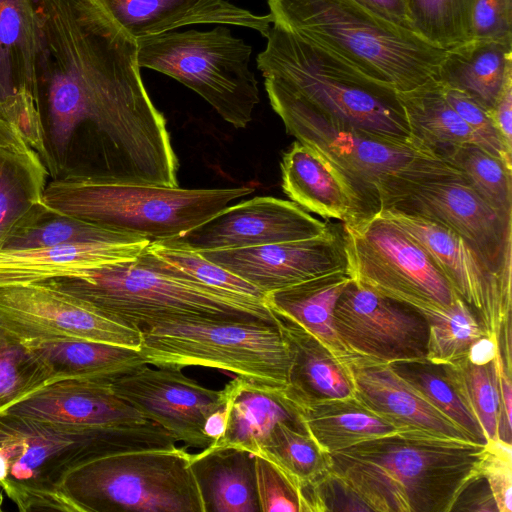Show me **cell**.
<instances>
[{
	"label": "cell",
	"mask_w": 512,
	"mask_h": 512,
	"mask_svg": "<svg viewBox=\"0 0 512 512\" xmlns=\"http://www.w3.org/2000/svg\"><path fill=\"white\" fill-rule=\"evenodd\" d=\"M50 381L29 345L0 326V412Z\"/></svg>",
	"instance_id": "b9f144b4"
},
{
	"label": "cell",
	"mask_w": 512,
	"mask_h": 512,
	"mask_svg": "<svg viewBox=\"0 0 512 512\" xmlns=\"http://www.w3.org/2000/svg\"><path fill=\"white\" fill-rule=\"evenodd\" d=\"M331 227L293 201L262 196L229 205L181 235L159 242L197 252L213 251L306 239Z\"/></svg>",
	"instance_id": "e0dca14e"
},
{
	"label": "cell",
	"mask_w": 512,
	"mask_h": 512,
	"mask_svg": "<svg viewBox=\"0 0 512 512\" xmlns=\"http://www.w3.org/2000/svg\"><path fill=\"white\" fill-rule=\"evenodd\" d=\"M0 510H1V492H0Z\"/></svg>",
	"instance_id": "816d5d0a"
},
{
	"label": "cell",
	"mask_w": 512,
	"mask_h": 512,
	"mask_svg": "<svg viewBox=\"0 0 512 512\" xmlns=\"http://www.w3.org/2000/svg\"><path fill=\"white\" fill-rule=\"evenodd\" d=\"M421 312L428 323L426 358L431 362L456 363L490 340L471 309L458 296L447 308Z\"/></svg>",
	"instance_id": "8d00e7d4"
},
{
	"label": "cell",
	"mask_w": 512,
	"mask_h": 512,
	"mask_svg": "<svg viewBox=\"0 0 512 512\" xmlns=\"http://www.w3.org/2000/svg\"><path fill=\"white\" fill-rule=\"evenodd\" d=\"M38 25L33 0H0V104L36 91Z\"/></svg>",
	"instance_id": "4dcf8cb0"
},
{
	"label": "cell",
	"mask_w": 512,
	"mask_h": 512,
	"mask_svg": "<svg viewBox=\"0 0 512 512\" xmlns=\"http://www.w3.org/2000/svg\"><path fill=\"white\" fill-rule=\"evenodd\" d=\"M144 241L149 240L57 212L42 201L32 214L9 235L1 249H25L84 242L139 243Z\"/></svg>",
	"instance_id": "e575fe53"
},
{
	"label": "cell",
	"mask_w": 512,
	"mask_h": 512,
	"mask_svg": "<svg viewBox=\"0 0 512 512\" xmlns=\"http://www.w3.org/2000/svg\"><path fill=\"white\" fill-rule=\"evenodd\" d=\"M470 39L512 42V0H473Z\"/></svg>",
	"instance_id": "bcb514c9"
},
{
	"label": "cell",
	"mask_w": 512,
	"mask_h": 512,
	"mask_svg": "<svg viewBox=\"0 0 512 512\" xmlns=\"http://www.w3.org/2000/svg\"><path fill=\"white\" fill-rule=\"evenodd\" d=\"M499 390H500V414L498 424V438L504 443L511 444V401L512 384L511 372L504 367L501 355L498 362Z\"/></svg>",
	"instance_id": "681fc988"
},
{
	"label": "cell",
	"mask_w": 512,
	"mask_h": 512,
	"mask_svg": "<svg viewBox=\"0 0 512 512\" xmlns=\"http://www.w3.org/2000/svg\"><path fill=\"white\" fill-rule=\"evenodd\" d=\"M291 356L286 396L298 407L355 396L347 365L321 340L289 316L272 310Z\"/></svg>",
	"instance_id": "603a6c76"
},
{
	"label": "cell",
	"mask_w": 512,
	"mask_h": 512,
	"mask_svg": "<svg viewBox=\"0 0 512 512\" xmlns=\"http://www.w3.org/2000/svg\"><path fill=\"white\" fill-rule=\"evenodd\" d=\"M299 408L307 430L329 454L398 431L355 396L314 402Z\"/></svg>",
	"instance_id": "1f68e13d"
},
{
	"label": "cell",
	"mask_w": 512,
	"mask_h": 512,
	"mask_svg": "<svg viewBox=\"0 0 512 512\" xmlns=\"http://www.w3.org/2000/svg\"><path fill=\"white\" fill-rule=\"evenodd\" d=\"M140 68L181 82L236 128H245L259 103L249 68L252 47L219 25L212 30L170 31L137 41Z\"/></svg>",
	"instance_id": "8fae6325"
},
{
	"label": "cell",
	"mask_w": 512,
	"mask_h": 512,
	"mask_svg": "<svg viewBox=\"0 0 512 512\" xmlns=\"http://www.w3.org/2000/svg\"><path fill=\"white\" fill-rule=\"evenodd\" d=\"M46 367L50 381L114 379L148 365L139 349L82 338L25 341Z\"/></svg>",
	"instance_id": "f1b7e54d"
},
{
	"label": "cell",
	"mask_w": 512,
	"mask_h": 512,
	"mask_svg": "<svg viewBox=\"0 0 512 512\" xmlns=\"http://www.w3.org/2000/svg\"><path fill=\"white\" fill-rule=\"evenodd\" d=\"M351 281L347 270L324 274L270 292L265 295V303L271 310L297 321L342 360L350 352L337 337L333 312L340 295Z\"/></svg>",
	"instance_id": "f546056e"
},
{
	"label": "cell",
	"mask_w": 512,
	"mask_h": 512,
	"mask_svg": "<svg viewBox=\"0 0 512 512\" xmlns=\"http://www.w3.org/2000/svg\"><path fill=\"white\" fill-rule=\"evenodd\" d=\"M381 18L413 32L404 0H356ZM416 33V32H415Z\"/></svg>",
	"instance_id": "f907efd6"
},
{
	"label": "cell",
	"mask_w": 512,
	"mask_h": 512,
	"mask_svg": "<svg viewBox=\"0 0 512 512\" xmlns=\"http://www.w3.org/2000/svg\"><path fill=\"white\" fill-rule=\"evenodd\" d=\"M273 23L340 57L397 93L438 80L445 50L356 0H267Z\"/></svg>",
	"instance_id": "8992f818"
},
{
	"label": "cell",
	"mask_w": 512,
	"mask_h": 512,
	"mask_svg": "<svg viewBox=\"0 0 512 512\" xmlns=\"http://www.w3.org/2000/svg\"><path fill=\"white\" fill-rule=\"evenodd\" d=\"M496 355L478 360L468 356L450 364L462 393L475 413L488 440H498L500 390Z\"/></svg>",
	"instance_id": "60d3db41"
},
{
	"label": "cell",
	"mask_w": 512,
	"mask_h": 512,
	"mask_svg": "<svg viewBox=\"0 0 512 512\" xmlns=\"http://www.w3.org/2000/svg\"><path fill=\"white\" fill-rule=\"evenodd\" d=\"M484 451L472 441L396 431L330 453V470L371 511L449 512Z\"/></svg>",
	"instance_id": "7a4b0ae2"
},
{
	"label": "cell",
	"mask_w": 512,
	"mask_h": 512,
	"mask_svg": "<svg viewBox=\"0 0 512 512\" xmlns=\"http://www.w3.org/2000/svg\"><path fill=\"white\" fill-rule=\"evenodd\" d=\"M253 191L100 183L68 172L47 183L42 201L57 212L155 242L181 235Z\"/></svg>",
	"instance_id": "ba28073f"
},
{
	"label": "cell",
	"mask_w": 512,
	"mask_h": 512,
	"mask_svg": "<svg viewBox=\"0 0 512 512\" xmlns=\"http://www.w3.org/2000/svg\"><path fill=\"white\" fill-rule=\"evenodd\" d=\"M3 412L75 426L128 425L146 421L114 391L110 379L51 381Z\"/></svg>",
	"instance_id": "44dd1931"
},
{
	"label": "cell",
	"mask_w": 512,
	"mask_h": 512,
	"mask_svg": "<svg viewBox=\"0 0 512 512\" xmlns=\"http://www.w3.org/2000/svg\"><path fill=\"white\" fill-rule=\"evenodd\" d=\"M0 326L24 341L82 338L139 349L142 331L44 283L0 284Z\"/></svg>",
	"instance_id": "2e32d148"
},
{
	"label": "cell",
	"mask_w": 512,
	"mask_h": 512,
	"mask_svg": "<svg viewBox=\"0 0 512 512\" xmlns=\"http://www.w3.org/2000/svg\"><path fill=\"white\" fill-rule=\"evenodd\" d=\"M437 81L492 109L512 82V42L470 39L446 50Z\"/></svg>",
	"instance_id": "83f0119b"
},
{
	"label": "cell",
	"mask_w": 512,
	"mask_h": 512,
	"mask_svg": "<svg viewBox=\"0 0 512 512\" xmlns=\"http://www.w3.org/2000/svg\"><path fill=\"white\" fill-rule=\"evenodd\" d=\"M255 476L261 512H301L299 487L272 462L255 455Z\"/></svg>",
	"instance_id": "ee69618b"
},
{
	"label": "cell",
	"mask_w": 512,
	"mask_h": 512,
	"mask_svg": "<svg viewBox=\"0 0 512 512\" xmlns=\"http://www.w3.org/2000/svg\"><path fill=\"white\" fill-rule=\"evenodd\" d=\"M142 253L152 265L173 276L265 300V294L257 287L207 260L197 251L171 247L155 241L150 242Z\"/></svg>",
	"instance_id": "f35d334b"
},
{
	"label": "cell",
	"mask_w": 512,
	"mask_h": 512,
	"mask_svg": "<svg viewBox=\"0 0 512 512\" xmlns=\"http://www.w3.org/2000/svg\"><path fill=\"white\" fill-rule=\"evenodd\" d=\"M479 473L486 479L498 512H511L512 453L511 444L488 440L479 464Z\"/></svg>",
	"instance_id": "f6af8a7d"
},
{
	"label": "cell",
	"mask_w": 512,
	"mask_h": 512,
	"mask_svg": "<svg viewBox=\"0 0 512 512\" xmlns=\"http://www.w3.org/2000/svg\"><path fill=\"white\" fill-rule=\"evenodd\" d=\"M333 326L348 352L379 362L427 355L428 323L424 314L353 280L335 305Z\"/></svg>",
	"instance_id": "5bb4252c"
},
{
	"label": "cell",
	"mask_w": 512,
	"mask_h": 512,
	"mask_svg": "<svg viewBox=\"0 0 512 512\" xmlns=\"http://www.w3.org/2000/svg\"><path fill=\"white\" fill-rule=\"evenodd\" d=\"M472 1L404 0L414 31L445 51L470 40Z\"/></svg>",
	"instance_id": "ab89813d"
},
{
	"label": "cell",
	"mask_w": 512,
	"mask_h": 512,
	"mask_svg": "<svg viewBox=\"0 0 512 512\" xmlns=\"http://www.w3.org/2000/svg\"><path fill=\"white\" fill-rule=\"evenodd\" d=\"M97 313L143 331L185 321H262L275 323L261 300L173 276L142 251L132 259L103 264L69 277L41 281Z\"/></svg>",
	"instance_id": "277c9868"
},
{
	"label": "cell",
	"mask_w": 512,
	"mask_h": 512,
	"mask_svg": "<svg viewBox=\"0 0 512 512\" xmlns=\"http://www.w3.org/2000/svg\"><path fill=\"white\" fill-rule=\"evenodd\" d=\"M48 175L40 155L0 117V249L42 203Z\"/></svg>",
	"instance_id": "484cf974"
},
{
	"label": "cell",
	"mask_w": 512,
	"mask_h": 512,
	"mask_svg": "<svg viewBox=\"0 0 512 512\" xmlns=\"http://www.w3.org/2000/svg\"><path fill=\"white\" fill-rule=\"evenodd\" d=\"M347 272L358 284L420 311L449 307L457 297L427 252L376 212L343 222Z\"/></svg>",
	"instance_id": "7c38bea8"
},
{
	"label": "cell",
	"mask_w": 512,
	"mask_h": 512,
	"mask_svg": "<svg viewBox=\"0 0 512 512\" xmlns=\"http://www.w3.org/2000/svg\"><path fill=\"white\" fill-rule=\"evenodd\" d=\"M148 365L203 366L251 383L285 389L291 366L288 345L275 323L185 321L142 331L139 348Z\"/></svg>",
	"instance_id": "30bf717a"
},
{
	"label": "cell",
	"mask_w": 512,
	"mask_h": 512,
	"mask_svg": "<svg viewBox=\"0 0 512 512\" xmlns=\"http://www.w3.org/2000/svg\"><path fill=\"white\" fill-rule=\"evenodd\" d=\"M223 390L227 406L225 429L208 449L236 448L258 455L279 423L306 427L300 408L286 396L284 389L235 377Z\"/></svg>",
	"instance_id": "cb8c5ba5"
},
{
	"label": "cell",
	"mask_w": 512,
	"mask_h": 512,
	"mask_svg": "<svg viewBox=\"0 0 512 512\" xmlns=\"http://www.w3.org/2000/svg\"><path fill=\"white\" fill-rule=\"evenodd\" d=\"M397 94L409 136L416 143L437 154L443 148L464 143L483 147L480 139L449 105L437 80Z\"/></svg>",
	"instance_id": "d6a6232c"
},
{
	"label": "cell",
	"mask_w": 512,
	"mask_h": 512,
	"mask_svg": "<svg viewBox=\"0 0 512 512\" xmlns=\"http://www.w3.org/2000/svg\"><path fill=\"white\" fill-rule=\"evenodd\" d=\"M265 295L324 274L347 270L342 231L296 241L199 252Z\"/></svg>",
	"instance_id": "d6986e66"
},
{
	"label": "cell",
	"mask_w": 512,
	"mask_h": 512,
	"mask_svg": "<svg viewBox=\"0 0 512 512\" xmlns=\"http://www.w3.org/2000/svg\"><path fill=\"white\" fill-rule=\"evenodd\" d=\"M269 101L287 134L315 151L343 177L364 217L423 182L465 178L458 168L410 137L333 126L283 100Z\"/></svg>",
	"instance_id": "52a82bcc"
},
{
	"label": "cell",
	"mask_w": 512,
	"mask_h": 512,
	"mask_svg": "<svg viewBox=\"0 0 512 512\" xmlns=\"http://www.w3.org/2000/svg\"><path fill=\"white\" fill-rule=\"evenodd\" d=\"M377 212L417 241L456 295L471 309L490 340L499 345L501 329L511 319V281L493 272L468 243L451 229L392 208Z\"/></svg>",
	"instance_id": "4fadbf2b"
},
{
	"label": "cell",
	"mask_w": 512,
	"mask_h": 512,
	"mask_svg": "<svg viewBox=\"0 0 512 512\" xmlns=\"http://www.w3.org/2000/svg\"><path fill=\"white\" fill-rule=\"evenodd\" d=\"M391 369L437 410L466 431L475 442L485 445L487 438L450 364L427 358L394 361Z\"/></svg>",
	"instance_id": "836d02e7"
},
{
	"label": "cell",
	"mask_w": 512,
	"mask_h": 512,
	"mask_svg": "<svg viewBox=\"0 0 512 512\" xmlns=\"http://www.w3.org/2000/svg\"><path fill=\"white\" fill-rule=\"evenodd\" d=\"M257 456L283 471L299 488L330 470V454L324 451L306 427L279 423Z\"/></svg>",
	"instance_id": "74e56055"
},
{
	"label": "cell",
	"mask_w": 512,
	"mask_h": 512,
	"mask_svg": "<svg viewBox=\"0 0 512 512\" xmlns=\"http://www.w3.org/2000/svg\"><path fill=\"white\" fill-rule=\"evenodd\" d=\"M115 393L187 447L211 442L204 425L225 403L224 390H212L187 377L181 369L143 366L111 380Z\"/></svg>",
	"instance_id": "ac0fdd59"
},
{
	"label": "cell",
	"mask_w": 512,
	"mask_h": 512,
	"mask_svg": "<svg viewBox=\"0 0 512 512\" xmlns=\"http://www.w3.org/2000/svg\"><path fill=\"white\" fill-rule=\"evenodd\" d=\"M498 511L486 479L478 473L463 488L451 511Z\"/></svg>",
	"instance_id": "7dc6e473"
},
{
	"label": "cell",
	"mask_w": 512,
	"mask_h": 512,
	"mask_svg": "<svg viewBox=\"0 0 512 512\" xmlns=\"http://www.w3.org/2000/svg\"><path fill=\"white\" fill-rule=\"evenodd\" d=\"M205 512H260L255 455L236 448L190 454Z\"/></svg>",
	"instance_id": "4316f807"
},
{
	"label": "cell",
	"mask_w": 512,
	"mask_h": 512,
	"mask_svg": "<svg viewBox=\"0 0 512 512\" xmlns=\"http://www.w3.org/2000/svg\"><path fill=\"white\" fill-rule=\"evenodd\" d=\"M280 167L284 193L304 210L342 222L364 217L356 195L343 177L299 141L283 154Z\"/></svg>",
	"instance_id": "d4e9b609"
},
{
	"label": "cell",
	"mask_w": 512,
	"mask_h": 512,
	"mask_svg": "<svg viewBox=\"0 0 512 512\" xmlns=\"http://www.w3.org/2000/svg\"><path fill=\"white\" fill-rule=\"evenodd\" d=\"M136 42L193 24L234 25L268 36L272 16L256 15L227 0H95Z\"/></svg>",
	"instance_id": "7402d4cb"
},
{
	"label": "cell",
	"mask_w": 512,
	"mask_h": 512,
	"mask_svg": "<svg viewBox=\"0 0 512 512\" xmlns=\"http://www.w3.org/2000/svg\"><path fill=\"white\" fill-rule=\"evenodd\" d=\"M439 84L449 105L480 139L484 149L501 159L509 168H512V155L506 151L501 137L494 126L489 110L467 93L443 85L440 82Z\"/></svg>",
	"instance_id": "7bdbcfd3"
},
{
	"label": "cell",
	"mask_w": 512,
	"mask_h": 512,
	"mask_svg": "<svg viewBox=\"0 0 512 512\" xmlns=\"http://www.w3.org/2000/svg\"><path fill=\"white\" fill-rule=\"evenodd\" d=\"M62 490L77 512H205L190 453L176 446L86 462L67 473Z\"/></svg>",
	"instance_id": "9c48e42d"
},
{
	"label": "cell",
	"mask_w": 512,
	"mask_h": 512,
	"mask_svg": "<svg viewBox=\"0 0 512 512\" xmlns=\"http://www.w3.org/2000/svg\"><path fill=\"white\" fill-rule=\"evenodd\" d=\"M385 208L417 215L451 229L493 272L511 281L512 221L491 208L465 178L423 182L409 188Z\"/></svg>",
	"instance_id": "9a60e30c"
},
{
	"label": "cell",
	"mask_w": 512,
	"mask_h": 512,
	"mask_svg": "<svg viewBox=\"0 0 512 512\" xmlns=\"http://www.w3.org/2000/svg\"><path fill=\"white\" fill-rule=\"evenodd\" d=\"M175 446L149 420L75 426L0 412V490L23 512H77L62 490L69 471L112 454Z\"/></svg>",
	"instance_id": "3957f363"
},
{
	"label": "cell",
	"mask_w": 512,
	"mask_h": 512,
	"mask_svg": "<svg viewBox=\"0 0 512 512\" xmlns=\"http://www.w3.org/2000/svg\"><path fill=\"white\" fill-rule=\"evenodd\" d=\"M438 154L458 168L471 188L502 218L512 221V168L472 143L449 146Z\"/></svg>",
	"instance_id": "d590c367"
},
{
	"label": "cell",
	"mask_w": 512,
	"mask_h": 512,
	"mask_svg": "<svg viewBox=\"0 0 512 512\" xmlns=\"http://www.w3.org/2000/svg\"><path fill=\"white\" fill-rule=\"evenodd\" d=\"M489 113L506 151L512 155V82L505 87Z\"/></svg>",
	"instance_id": "c3c4849f"
},
{
	"label": "cell",
	"mask_w": 512,
	"mask_h": 512,
	"mask_svg": "<svg viewBox=\"0 0 512 512\" xmlns=\"http://www.w3.org/2000/svg\"><path fill=\"white\" fill-rule=\"evenodd\" d=\"M33 1L49 174L67 162L69 170L78 144L77 171L97 182L178 187V160L142 81L137 42L95 0Z\"/></svg>",
	"instance_id": "6da1fadb"
},
{
	"label": "cell",
	"mask_w": 512,
	"mask_h": 512,
	"mask_svg": "<svg viewBox=\"0 0 512 512\" xmlns=\"http://www.w3.org/2000/svg\"><path fill=\"white\" fill-rule=\"evenodd\" d=\"M341 361L351 374L355 397L398 431L475 442L466 431L401 379L388 363L354 353H349Z\"/></svg>",
	"instance_id": "ffe728a7"
},
{
	"label": "cell",
	"mask_w": 512,
	"mask_h": 512,
	"mask_svg": "<svg viewBox=\"0 0 512 512\" xmlns=\"http://www.w3.org/2000/svg\"><path fill=\"white\" fill-rule=\"evenodd\" d=\"M257 56L268 97L337 127L410 137L397 92L330 51L272 23Z\"/></svg>",
	"instance_id": "5b68a950"
}]
</instances>
